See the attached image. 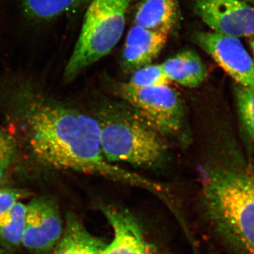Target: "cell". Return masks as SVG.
Listing matches in <instances>:
<instances>
[{
    "instance_id": "cell-19",
    "label": "cell",
    "mask_w": 254,
    "mask_h": 254,
    "mask_svg": "<svg viewBox=\"0 0 254 254\" xmlns=\"http://www.w3.org/2000/svg\"><path fill=\"white\" fill-rule=\"evenodd\" d=\"M26 195L22 190L0 185V215L7 211Z\"/></svg>"
},
{
    "instance_id": "cell-16",
    "label": "cell",
    "mask_w": 254,
    "mask_h": 254,
    "mask_svg": "<svg viewBox=\"0 0 254 254\" xmlns=\"http://www.w3.org/2000/svg\"><path fill=\"white\" fill-rule=\"evenodd\" d=\"M129 84L136 87H153L171 83L165 74L161 64L146 65L133 71Z\"/></svg>"
},
{
    "instance_id": "cell-1",
    "label": "cell",
    "mask_w": 254,
    "mask_h": 254,
    "mask_svg": "<svg viewBox=\"0 0 254 254\" xmlns=\"http://www.w3.org/2000/svg\"><path fill=\"white\" fill-rule=\"evenodd\" d=\"M26 96L19 117L28 147L37 161L58 170L99 175L141 187L165 201L170 198L164 185L105 159L94 117L40 95Z\"/></svg>"
},
{
    "instance_id": "cell-17",
    "label": "cell",
    "mask_w": 254,
    "mask_h": 254,
    "mask_svg": "<svg viewBox=\"0 0 254 254\" xmlns=\"http://www.w3.org/2000/svg\"><path fill=\"white\" fill-rule=\"evenodd\" d=\"M235 92L240 118L249 136L254 141V89L237 85Z\"/></svg>"
},
{
    "instance_id": "cell-18",
    "label": "cell",
    "mask_w": 254,
    "mask_h": 254,
    "mask_svg": "<svg viewBox=\"0 0 254 254\" xmlns=\"http://www.w3.org/2000/svg\"><path fill=\"white\" fill-rule=\"evenodd\" d=\"M17 143L11 133L0 131V185L4 182L16 161Z\"/></svg>"
},
{
    "instance_id": "cell-11",
    "label": "cell",
    "mask_w": 254,
    "mask_h": 254,
    "mask_svg": "<svg viewBox=\"0 0 254 254\" xmlns=\"http://www.w3.org/2000/svg\"><path fill=\"white\" fill-rule=\"evenodd\" d=\"M108 244L91 233L76 215L67 213L63 236L52 254H105Z\"/></svg>"
},
{
    "instance_id": "cell-12",
    "label": "cell",
    "mask_w": 254,
    "mask_h": 254,
    "mask_svg": "<svg viewBox=\"0 0 254 254\" xmlns=\"http://www.w3.org/2000/svg\"><path fill=\"white\" fill-rule=\"evenodd\" d=\"M170 82L187 88L200 86L206 80L208 70L199 55L187 50L177 53L161 64Z\"/></svg>"
},
{
    "instance_id": "cell-22",
    "label": "cell",
    "mask_w": 254,
    "mask_h": 254,
    "mask_svg": "<svg viewBox=\"0 0 254 254\" xmlns=\"http://www.w3.org/2000/svg\"><path fill=\"white\" fill-rule=\"evenodd\" d=\"M0 254H4L2 253V252H1V251H0Z\"/></svg>"
},
{
    "instance_id": "cell-8",
    "label": "cell",
    "mask_w": 254,
    "mask_h": 254,
    "mask_svg": "<svg viewBox=\"0 0 254 254\" xmlns=\"http://www.w3.org/2000/svg\"><path fill=\"white\" fill-rule=\"evenodd\" d=\"M193 9L214 32L238 38L254 36V7L243 0H195Z\"/></svg>"
},
{
    "instance_id": "cell-14",
    "label": "cell",
    "mask_w": 254,
    "mask_h": 254,
    "mask_svg": "<svg viewBox=\"0 0 254 254\" xmlns=\"http://www.w3.org/2000/svg\"><path fill=\"white\" fill-rule=\"evenodd\" d=\"M23 10L30 18L51 21L73 12L88 4L90 0H21Z\"/></svg>"
},
{
    "instance_id": "cell-15",
    "label": "cell",
    "mask_w": 254,
    "mask_h": 254,
    "mask_svg": "<svg viewBox=\"0 0 254 254\" xmlns=\"http://www.w3.org/2000/svg\"><path fill=\"white\" fill-rule=\"evenodd\" d=\"M27 205L18 201L0 215V243L8 249L16 248L23 242Z\"/></svg>"
},
{
    "instance_id": "cell-7",
    "label": "cell",
    "mask_w": 254,
    "mask_h": 254,
    "mask_svg": "<svg viewBox=\"0 0 254 254\" xmlns=\"http://www.w3.org/2000/svg\"><path fill=\"white\" fill-rule=\"evenodd\" d=\"M64 225L58 203L53 198L41 196L27 205L23 244L36 254L53 250L63 236Z\"/></svg>"
},
{
    "instance_id": "cell-13",
    "label": "cell",
    "mask_w": 254,
    "mask_h": 254,
    "mask_svg": "<svg viewBox=\"0 0 254 254\" xmlns=\"http://www.w3.org/2000/svg\"><path fill=\"white\" fill-rule=\"evenodd\" d=\"M179 14V0H143L136 10L134 25L170 34Z\"/></svg>"
},
{
    "instance_id": "cell-6",
    "label": "cell",
    "mask_w": 254,
    "mask_h": 254,
    "mask_svg": "<svg viewBox=\"0 0 254 254\" xmlns=\"http://www.w3.org/2000/svg\"><path fill=\"white\" fill-rule=\"evenodd\" d=\"M193 39L237 85L254 89L253 59L238 38L212 31L198 32Z\"/></svg>"
},
{
    "instance_id": "cell-3",
    "label": "cell",
    "mask_w": 254,
    "mask_h": 254,
    "mask_svg": "<svg viewBox=\"0 0 254 254\" xmlns=\"http://www.w3.org/2000/svg\"><path fill=\"white\" fill-rule=\"evenodd\" d=\"M93 117L99 127L102 151L110 163L154 169L166 162L165 137L129 105L105 103Z\"/></svg>"
},
{
    "instance_id": "cell-2",
    "label": "cell",
    "mask_w": 254,
    "mask_h": 254,
    "mask_svg": "<svg viewBox=\"0 0 254 254\" xmlns=\"http://www.w3.org/2000/svg\"><path fill=\"white\" fill-rule=\"evenodd\" d=\"M202 203L210 225L237 254H254V175L235 169H207Z\"/></svg>"
},
{
    "instance_id": "cell-4",
    "label": "cell",
    "mask_w": 254,
    "mask_h": 254,
    "mask_svg": "<svg viewBox=\"0 0 254 254\" xmlns=\"http://www.w3.org/2000/svg\"><path fill=\"white\" fill-rule=\"evenodd\" d=\"M133 0H90L79 37L64 70L72 81L109 54L123 36L126 14Z\"/></svg>"
},
{
    "instance_id": "cell-9",
    "label": "cell",
    "mask_w": 254,
    "mask_h": 254,
    "mask_svg": "<svg viewBox=\"0 0 254 254\" xmlns=\"http://www.w3.org/2000/svg\"><path fill=\"white\" fill-rule=\"evenodd\" d=\"M100 209L113 232L105 254H158L141 223L129 211L113 205H101Z\"/></svg>"
},
{
    "instance_id": "cell-21",
    "label": "cell",
    "mask_w": 254,
    "mask_h": 254,
    "mask_svg": "<svg viewBox=\"0 0 254 254\" xmlns=\"http://www.w3.org/2000/svg\"><path fill=\"white\" fill-rule=\"evenodd\" d=\"M247 3H251V4H254V0H243Z\"/></svg>"
},
{
    "instance_id": "cell-20",
    "label": "cell",
    "mask_w": 254,
    "mask_h": 254,
    "mask_svg": "<svg viewBox=\"0 0 254 254\" xmlns=\"http://www.w3.org/2000/svg\"><path fill=\"white\" fill-rule=\"evenodd\" d=\"M250 47L251 48H252V53H253L254 55V39H252V41H250Z\"/></svg>"
},
{
    "instance_id": "cell-5",
    "label": "cell",
    "mask_w": 254,
    "mask_h": 254,
    "mask_svg": "<svg viewBox=\"0 0 254 254\" xmlns=\"http://www.w3.org/2000/svg\"><path fill=\"white\" fill-rule=\"evenodd\" d=\"M113 91L165 138L182 144L190 142L187 110L180 93L168 85L136 87L128 82L114 85Z\"/></svg>"
},
{
    "instance_id": "cell-10",
    "label": "cell",
    "mask_w": 254,
    "mask_h": 254,
    "mask_svg": "<svg viewBox=\"0 0 254 254\" xmlns=\"http://www.w3.org/2000/svg\"><path fill=\"white\" fill-rule=\"evenodd\" d=\"M168 33L133 26L127 34L123 53L125 71L132 72L150 64L168 41Z\"/></svg>"
}]
</instances>
